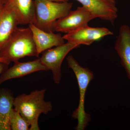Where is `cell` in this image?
<instances>
[{
    "label": "cell",
    "mask_w": 130,
    "mask_h": 130,
    "mask_svg": "<svg viewBox=\"0 0 130 130\" xmlns=\"http://www.w3.org/2000/svg\"><path fill=\"white\" fill-rule=\"evenodd\" d=\"M46 89L23 94L14 98L13 108L18 111L30 125V130H39L38 119L42 113L47 115L53 109L51 102L46 101Z\"/></svg>",
    "instance_id": "obj_1"
},
{
    "label": "cell",
    "mask_w": 130,
    "mask_h": 130,
    "mask_svg": "<svg viewBox=\"0 0 130 130\" xmlns=\"http://www.w3.org/2000/svg\"><path fill=\"white\" fill-rule=\"evenodd\" d=\"M26 56L38 57L32 31L30 27L18 28L0 51V57L9 62H17Z\"/></svg>",
    "instance_id": "obj_2"
},
{
    "label": "cell",
    "mask_w": 130,
    "mask_h": 130,
    "mask_svg": "<svg viewBox=\"0 0 130 130\" xmlns=\"http://www.w3.org/2000/svg\"><path fill=\"white\" fill-rule=\"evenodd\" d=\"M67 59L68 67L73 71L76 76L79 88V104L72 114L73 118L78 121L77 125L75 129L84 130L88 125L91 120L90 115L85 112V101L86 90L89 84L94 78V74L89 68L81 66L72 55L68 56Z\"/></svg>",
    "instance_id": "obj_3"
},
{
    "label": "cell",
    "mask_w": 130,
    "mask_h": 130,
    "mask_svg": "<svg viewBox=\"0 0 130 130\" xmlns=\"http://www.w3.org/2000/svg\"><path fill=\"white\" fill-rule=\"evenodd\" d=\"M35 7V19L33 24L42 30L54 32V25L59 19L69 13L73 3L56 2L50 0H33Z\"/></svg>",
    "instance_id": "obj_4"
},
{
    "label": "cell",
    "mask_w": 130,
    "mask_h": 130,
    "mask_svg": "<svg viewBox=\"0 0 130 130\" xmlns=\"http://www.w3.org/2000/svg\"><path fill=\"white\" fill-rule=\"evenodd\" d=\"M79 46L78 44L67 42L43 52L40 60L48 70L51 71L53 79L55 84H58L60 83L61 78V66L65 57L71 50Z\"/></svg>",
    "instance_id": "obj_5"
},
{
    "label": "cell",
    "mask_w": 130,
    "mask_h": 130,
    "mask_svg": "<svg viewBox=\"0 0 130 130\" xmlns=\"http://www.w3.org/2000/svg\"><path fill=\"white\" fill-rule=\"evenodd\" d=\"M95 17L84 7H79L59 19L54 25V31L68 33L88 25Z\"/></svg>",
    "instance_id": "obj_6"
},
{
    "label": "cell",
    "mask_w": 130,
    "mask_h": 130,
    "mask_svg": "<svg viewBox=\"0 0 130 130\" xmlns=\"http://www.w3.org/2000/svg\"><path fill=\"white\" fill-rule=\"evenodd\" d=\"M113 32L109 29L104 27H91L88 25L73 31L63 36L67 42L80 46L81 44L90 45L94 42L109 35Z\"/></svg>",
    "instance_id": "obj_7"
},
{
    "label": "cell",
    "mask_w": 130,
    "mask_h": 130,
    "mask_svg": "<svg viewBox=\"0 0 130 130\" xmlns=\"http://www.w3.org/2000/svg\"><path fill=\"white\" fill-rule=\"evenodd\" d=\"M68 1L69 0H67ZM95 17L113 25L118 17V10L115 0H76Z\"/></svg>",
    "instance_id": "obj_8"
},
{
    "label": "cell",
    "mask_w": 130,
    "mask_h": 130,
    "mask_svg": "<svg viewBox=\"0 0 130 130\" xmlns=\"http://www.w3.org/2000/svg\"><path fill=\"white\" fill-rule=\"evenodd\" d=\"M48 71V69L42 64L40 58L27 62L17 61L1 74L0 85L9 79L21 77L36 72Z\"/></svg>",
    "instance_id": "obj_9"
},
{
    "label": "cell",
    "mask_w": 130,
    "mask_h": 130,
    "mask_svg": "<svg viewBox=\"0 0 130 130\" xmlns=\"http://www.w3.org/2000/svg\"><path fill=\"white\" fill-rule=\"evenodd\" d=\"M19 24L14 11L4 3L0 9V51L12 36Z\"/></svg>",
    "instance_id": "obj_10"
},
{
    "label": "cell",
    "mask_w": 130,
    "mask_h": 130,
    "mask_svg": "<svg viewBox=\"0 0 130 130\" xmlns=\"http://www.w3.org/2000/svg\"><path fill=\"white\" fill-rule=\"evenodd\" d=\"M32 31L38 54L53 47L60 46L65 43V40L60 33L47 32L42 30L33 24L29 25Z\"/></svg>",
    "instance_id": "obj_11"
},
{
    "label": "cell",
    "mask_w": 130,
    "mask_h": 130,
    "mask_svg": "<svg viewBox=\"0 0 130 130\" xmlns=\"http://www.w3.org/2000/svg\"><path fill=\"white\" fill-rule=\"evenodd\" d=\"M115 48L130 80V28L127 25L120 26Z\"/></svg>",
    "instance_id": "obj_12"
},
{
    "label": "cell",
    "mask_w": 130,
    "mask_h": 130,
    "mask_svg": "<svg viewBox=\"0 0 130 130\" xmlns=\"http://www.w3.org/2000/svg\"><path fill=\"white\" fill-rule=\"evenodd\" d=\"M4 3L14 11L20 24H33L35 19L33 0H5Z\"/></svg>",
    "instance_id": "obj_13"
},
{
    "label": "cell",
    "mask_w": 130,
    "mask_h": 130,
    "mask_svg": "<svg viewBox=\"0 0 130 130\" xmlns=\"http://www.w3.org/2000/svg\"><path fill=\"white\" fill-rule=\"evenodd\" d=\"M14 100L9 89H0V130H11L9 119Z\"/></svg>",
    "instance_id": "obj_14"
},
{
    "label": "cell",
    "mask_w": 130,
    "mask_h": 130,
    "mask_svg": "<svg viewBox=\"0 0 130 130\" xmlns=\"http://www.w3.org/2000/svg\"><path fill=\"white\" fill-rule=\"evenodd\" d=\"M11 130H28L30 125L18 111L13 108L9 119Z\"/></svg>",
    "instance_id": "obj_15"
},
{
    "label": "cell",
    "mask_w": 130,
    "mask_h": 130,
    "mask_svg": "<svg viewBox=\"0 0 130 130\" xmlns=\"http://www.w3.org/2000/svg\"><path fill=\"white\" fill-rule=\"evenodd\" d=\"M9 64L0 61V74H2L7 69Z\"/></svg>",
    "instance_id": "obj_16"
},
{
    "label": "cell",
    "mask_w": 130,
    "mask_h": 130,
    "mask_svg": "<svg viewBox=\"0 0 130 130\" xmlns=\"http://www.w3.org/2000/svg\"><path fill=\"white\" fill-rule=\"evenodd\" d=\"M0 61L3 62V63H7V64H9L10 63V62L6 60L4 58H1V57H0Z\"/></svg>",
    "instance_id": "obj_17"
},
{
    "label": "cell",
    "mask_w": 130,
    "mask_h": 130,
    "mask_svg": "<svg viewBox=\"0 0 130 130\" xmlns=\"http://www.w3.org/2000/svg\"><path fill=\"white\" fill-rule=\"evenodd\" d=\"M5 0H0V9L2 8L4 5Z\"/></svg>",
    "instance_id": "obj_18"
},
{
    "label": "cell",
    "mask_w": 130,
    "mask_h": 130,
    "mask_svg": "<svg viewBox=\"0 0 130 130\" xmlns=\"http://www.w3.org/2000/svg\"><path fill=\"white\" fill-rule=\"evenodd\" d=\"M52 1L56 2H67L68 1L67 0H50Z\"/></svg>",
    "instance_id": "obj_19"
}]
</instances>
